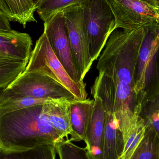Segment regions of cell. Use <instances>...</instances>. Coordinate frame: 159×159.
Listing matches in <instances>:
<instances>
[{
  "label": "cell",
  "instance_id": "cell-26",
  "mask_svg": "<svg viewBox=\"0 0 159 159\" xmlns=\"http://www.w3.org/2000/svg\"><path fill=\"white\" fill-rule=\"evenodd\" d=\"M143 1H146V2H148L149 3L153 5L156 6L155 3H154V1H153V0H143Z\"/></svg>",
  "mask_w": 159,
  "mask_h": 159
},
{
  "label": "cell",
  "instance_id": "cell-10",
  "mask_svg": "<svg viewBox=\"0 0 159 159\" xmlns=\"http://www.w3.org/2000/svg\"><path fill=\"white\" fill-rule=\"evenodd\" d=\"M62 11L69 31L75 65L81 80H83L91 68L93 62L89 53L82 7L79 4L67 7Z\"/></svg>",
  "mask_w": 159,
  "mask_h": 159
},
{
  "label": "cell",
  "instance_id": "cell-3",
  "mask_svg": "<svg viewBox=\"0 0 159 159\" xmlns=\"http://www.w3.org/2000/svg\"><path fill=\"white\" fill-rule=\"evenodd\" d=\"M159 21L144 27V34L134 73V91L139 112L143 105L159 89Z\"/></svg>",
  "mask_w": 159,
  "mask_h": 159
},
{
  "label": "cell",
  "instance_id": "cell-17",
  "mask_svg": "<svg viewBox=\"0 0 159 159\" xmlns=\"http://www.w3.org/2000/svg\"><path fill=\"white\" fill-rule=\"evenodd\" d=\"M56 145L45 144L21 150H2L0 159H56Z\"/></svg>",
  "mask_w": 159,
  "mask_h": 159
},
{
  "label": "cell",
  "instance_id": "cell-6",
  "mask_svg": "<svg viewBox=\"0 0 159 159\" xmlns=\"http://www.w3.org/2000/svg\"><path fill=\"white\" fill-rule=\"evenodd\" d=\"M32 46L20 35L0 31V89H6L26 70Z\"/></svg>",
  "mask_w": 159,
  "mask_h": 159
},
{
  "label": "cell",
  "instance_id": "cell-24",
  "mask_svg": "<svg viewBox=\"0 0 159 159\" xmlns=\"http://www.w3.org/2000/svg\"><path fill=\"white\" fill-rule=\"evenodd\" d=\"M4 147L2 143V140H1V138H0V152L2 150H3Z\"/></svg>",
  "mask_w": 159,
  "mask_h": 159
},
{
  "label": "cell",
  "instance_id": "cell-7",
  "mask_svg": "<svg viewBox=\"0 0 159 159\" xmlns=\"http://www.w3.org/2000/svg\"><path fill=\"white\" fill-rule=\"evenodd\" d=\"M6 89L16 94L36 99L79 101L68 89L55 79L35 72H24Z\"/></svg>",
  "mask_w": 159,
  "mask_h": 159
},
{
  "label": "cell",
  "instance_id": "cell-11",
  "mask_svg": "<svg viewBox=\"0 0 159 159\" xmlns=\"http://www.w3.org/2000/svg\"><path fill=\"white\" fill-rule=\"evenodd\" d=\"M105 116V127L101 159H120L123 150L122 134L115 111V93L109 90L99 94Z\"/></svg>",
  "mask_w": 159,
  "mask_h": 159
},
{
  "label": "cell",
  "instance_id": "cell-2",
  "mask_svg": "<svg viewBox=\"0 0 159 159\" xmlns=\"http://www.w3.org/2000/svg\"><path fill=\"white\" fill-rule=\"evenodd\" d=\"M43 105H36L0 117V138L3 150H21L54 144L64 140L48 121Z\"/></svg>",
  "mask_w": 159,
  "mask_h": 159
},
{
  "label": "cell",
  "instance_id": "cell-5",
  "mask_svg": "<svg viewBox=\"0 0 159 159\" xmlns=\"http://www.w3.org/2000/svg\"><path fill=\"white\" fill-rule=\"evenodd\" d=\"M24 72L46 75L66 87L79 101L87 99L86 84L77 83L70 77L53 52L44 33L36 41Z\"/></svg>",
  "mask_w": 159,
  "mask_h": 159
},
{
  "label": "cell",
  "instance_id": "cell-4",
  "mask_svg": "<svg viewBox=\"0 0 159 159\" xmlns=\"http://www.w3.org/2000/svg\"><path fill=\"white\" fill-rule=\"evenodd\" d=\"M92 62L97 59L116 30V18L107 0H85L81 4Z\"/></svg>",
  "mask_w": 159,
  "mask_h": 159
},
{
  "label": "cell",
  "instance_id": "cell-18",
  "mask_svg": "<svg viewBox=\"0 0 159 159\" xmlns=\"http://www.w3.org/2000/svg\"><path fill=\"white\" fill-rule=\"evenodd\" d=\"M130 159H159V145L156 133L146 126L144 137Z\"/></svg>",
  "mask_w": 159,
  "mask_h": 159
},
{
  "label": "cell",
  "instance_id": "cell-1",
  "mask_svg": "<svg viewBox=\"0 0 159 159\" xmlns=\"http://www.w3.org/2000/svg\"><path fill=\"white\" fill-rule=\"evenodd\" d=\"M143 30H116L109 36L99 57L97 68L114 82L117 95L137 101L134 73Z\"/></svg>",
  "mask_w": 159,
  "mask_h": 159
},
{
  "label": "cell",
  "instance_id": "cell-12",
  "mask_svg": "<svg viewBox=\"0 0 159 159\" xmlns=\"http://www.w3.org/2000/svg\"><path fill=\"white\" fill-rule=\"evenodd\" d=\"M93 97V109L84 142L85 148L93 159H101L104 131V112L102 99L97 96Z\"/></svg>",
  "mask_w": 159,
  "mask_h": 159
},
{
  "label": "cell",
  "instance_id": "cell-25",
  "mask_svg": "<svg viewBox=\"0 0 159 159\" xmlns=\"http://www.w3.org/2000/svg\"><path fill=\"white\" fill-rule=\"evenodd\" d=\"M156 6L159 7V0H153Z\"/></svg>",
  "mask_w": 159,
  "mask_h": 159
},
{
  "label": "cell",
  "instance_id": "cell-9",
  "mask_svg": "<svg viewBox=\"0 0 159 159\" xmlns=\"http://www.w3.org/2000/svg\"><path fill=\"white\" fill-rule=\"evenodd\" d=\"M107 1L116 18V30H135L159 21V7L146 1Z\"/></svg>",
  "mask_w": 159,
  "mask_h": 159
},
{
  "label": "cell",
  "instance_id": "cell-8",
  "mask_svg": "<svg viewBox=\"0 0 159 159\" xmlns=\"http://www.w3.org/2000/svg\"><path fill=\"white\" fill-rule=\"evenodd\" d=\"M43 33L53 52L70 77L77 83H85L81 80L76 68L63 11L53 15L44 22Z\"/></svg>",
  "mask_w": 159,
  "mask_h": 159
},
{
  "label": "cell",
  "instance_id": "cell-19",
  "mask_svg": "<svg viewBox=\"0 0 159 159\" xmlns=\"http://www.w3.org/2000/svg\"><path fill=\"white\" fill-rule=\"evenodd\" d=\"M139 116L143 120L145 126L156 133L159 145V89L154 96L143 105Z\"/></svg>",
  "mask_w": 159,
  "mask_h": 159
},
{
  "label": "cell",
  "instance_id": "cell-21",
  "mask_svg": "<svg viewBox=\"0 0 159 159\" xmlns=\"http://www.w3.org/2000/svg\"><path fill=\"white\" fill-rule=\"evenodd\" d=\"M56 148L59 159H93L85 148L75 144L70 139L57 143Z\"/></svg>",
  "mask_w": 159,
  "mask_h": 159
},
{
  "label": "cell",
  "instance_id": "cell-27",
  "mask_svg": "<svg viewBox=\"0 0 159 159\" xmlns=\"http://www.w3.org/2000/svg\"><path fill=\"white\" fill-rule=\"evenodd\" d=\"M157 36H158V37L159 39V28L158 29V30Z\"/></svg>",
  "mask_w": 159,
  "mask_h": 159
},
{
  "label": "cell",
  "instance_id": "cell-16",
  "mask_svg": "<svg viewBox=\"0 0 159 159\" xmlns=\"http://www.w3.org/2000/svg\"><path fill=\"white\" fill-rule=\"evenodd\" d=\"M72 101H65L43 105V110L48 121L63 138L69 139L71 134L69 105Z\"/></svg>",
  "mask_w": 159,
  "mask_h": 159
},
{
  "label": "cell",
  "instance_id": "cell-13",
  "mask_svg": "<svg viewBox=\"0 0 159 159\" xmlns=\"http://www.w3.org/2000/svg\"><path fill=\"white\" fill-rule=\"evenodd\" d=\"M94 100L72 101L69 105L72 142L84 141L88 126L91 117Z\"/></svg>",
  "mask_w": 159,
  "mask_h": 159
},
{
  "label": "cell",
  "instance_id": "cell-14",
  "mask_svg": "<svg viewBox=\"0 0 159 159\" xmlns=\"http://www.w3.org/2000/svg\"><path fill=\"white\" fill-rule=\"evenodd\" d=\"M36 6L32 0H0V12L9 21L26 27L29 22H37L34 16Z\"/></svg>",
  "mask_w": 159,
  "mask_h": 159
},
{
  "label": "cell",
  "instance_id": "cell-23",
  "mask_svg": "<svg viewBox=\"0 0 159 159\" xmlns=\"http://www.w3.org/2000/svg\"><path fill=\"white\" fill-rule=\"evenodd\" d=\"M32 2H33L35 4V5L36 6V8H37V6L39 4V3L42 0H32Z\"/></svg>",
  "mask_w": 159,
  "mask_h": 159
},
{
  "label": "cell",
  "instance_id": "cell-20",
  "mask_svg": "<svg viewBox=\"0 0 159 159\" xmlns=\"http://www.w3.org/2000/svg\"><path fill=\"white\" fill-rule=\"evenodd\" d=\"M85 0H42L37 6V11L44 22L53 15L72 6L81 4Z\"/></svg>",
  "mask_w": 159,
  "mask_h": 159
},
{
  "label": "cell",
  "instance_id": "cell-22",
  "mask_svg": "<svg viewBox=\"0 0 159 159\" xmlns=\"http://www.w3.org/2000/svg\"><path fill=\"white\" fill-rule=\"evenodd\" d=\"M11 26L8 19L0 12V31L11 30Z\"/></svg>",
  "mask_w": 159,
  "mask_h": 159
},
{
  "label": "cell",
  "instance_id": "cell-15",
  "mask_svg": "<svg viewBox=\"0 0 159 159\" xmlns=\"http://www.w3.org/2000/svg\"><path fill=\"white\" fill-rule=\"evenodd\" d=\"M65 101L69 100L36 99L13 93L6 89H0V117L8 113L33 106L55 103Z\"/></svg>",
  "mask_w": 159,
  "mask_h": 159
}]
</instances>
